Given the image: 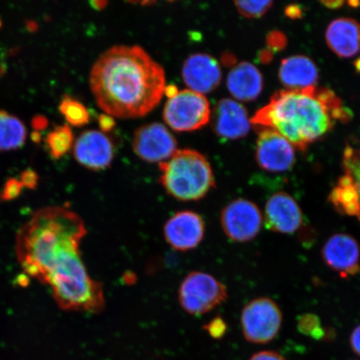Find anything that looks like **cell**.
I'll return each mask as SVG.
<instances>
[{"label":"cell","instance_id":"obj_15","mask_svg":"<svg viewBox=\"0 0 360 360\" xmlns=\"http://www.w3.org/2000/svg\"><path fill=\"white\" fill-rule=\"evenodd\" d=\"M181 75L188 89L204 96L214 91L222 79L219 62L208 53H202L187 58L182 67Z\"/></svg>","mask_w":360,"mask_h":360},{"label":"cell","instance_id":"obj_34","mask_svg":"<svg viewBox=\"0 0 360 360\" xmlns=\"http://www.w3.org/2000/svg\"><path fill=\"white\" fill-rule=\"evenodd\" d=\"M285 13L286 16L291 20H299L303 15L302 8L300 6H297V4L288 6Z\"/></svg>","mask_w":360,"mask_h":360},{"label":"cell","instance_id":"obj_4","mask_svg":"<svg viewBox=\"0 0 360 360\" xmlns=\"http://www.w3.org/2000/svg\"><path fill=\"white\" fill-rule=\"evenodd\" d=\"M160 183L169 195L180 201L200 200L215 186L212 167L201 153L178 150L160 164Z\"/></svg>","mask_w":360,"mask_h":360},{"label":"cell","instance_id":"obj_23","mask_svg":"<svg viewBox=\"0 0 360 360\" xmlns=\"http://www.w3.org/2000/svg\"><path fill=\"white\" fill-rule=\"evenodd\" d=\"M60 111L67 122L75 127H82L90 121V115L82 103L69 96L63 97Z\"/></svg>","mask_w":360,"mask_h":360},{"label":"cell","instance_id":"obj_36","mask_svg":"<svg viewBox=\"0 0 360 360\" xmlns=\"http://www.w3.org/2000/svg\"><path fill=\"white\" fill-rule=\"evenodd\" d=\"M221 61L225 66H236V58L231 53H225L221 57Z\"/></svg>","mask_w":360,"mask_h":360},{"label":"cell","instance_id":"obj_39","mask_svg":"<svg viewBox=\"0 0 360 360\" xmlns=\"http://www.w3.org/2000/svg\"><path fill=\"white\" fill-rule=\"evenodd\" d=\"M323 6L328 8H338L344 6V1H323Z\"/></svg>","mask_w":360,"mask_h":360},{"label":"cell","instance_id":"obj_14","mask_svg":"<svg viewBox=\"0 0 360 360\" xmlns=\"http://www.w3.org/2000/svg\"><path fill=\"white\" fill-rule=\"evenodd\" d=\"M76 161L84 167L100 171L110 167L115 156L111 139L98 130H87L79 135L74 145Z\"/></svg>","mask_w":360,"mask_h":360},{"label":"cell","instance_id":"obj_21","mask_svg":"<svg viewBox=\"0 0 360 360\" xmlns=\"http://www.w3.org/2000/svg\"><path fill=\"white\" fill-rule=\"evenodd\" d=\"M27 129L24 123L10 112L0 110V151L18 150L25 146Z\"/></svg>","mask_w":360,"mask_h":360},{"label":"cell","instance_id":"obj_42","mask_svg":"<svg viewBox=\"0 0 360 360\" xmlns=\"http://www.w3.org/2000/svg\"><path fill=\"white\" fill-rule=\"evenodd\" d=\"M349 4H350L351 7H355V6H359V2L358 1H352V2H349Z\"/></svg>","mask_w":360,"mask_h":360},{"label":"cell","instance_id":"obj_12","mask_svg":"<svg viewBox=\"0 0 360 360\" xmlns=\"http://www.w3.org/2000/svg\"><path fill=\"white\" fill-rule=\"evenodd\" d=\"M265 227L273 232L292 235L304 222L298 202L289 193L278 192L268 200L263 215Z\"/></svg>","mask_w":360,"mask_h":360},{"label":"cell","instance_id":"obj_2","mask_svg":"<svg viewBox=\"0 0 360 360\" xmlns=\"http://www.w3.org/2000/svg\"><path fill=\"white\" fill-rule=\"evenodd\" d=\"M352 112L328 88L315 86L281 90L267 105L255 112L250 123L282 135L291 145L304 150L330 131L337 121L347 122Z\"/></svg>","mask_w":360,"mask_h":360},{"label":"cell","instance_id":"obj_25","mask_svg":"<svg viewBox=\"0 0 360 360\" xmlns=\"http://www.w3.org/2000/svg\"><path fill=\"white\" fill-rule=\"evenodd\" d=\"M236 6L240 15L250 19L260 18L271 8L274 3L269 0L264 1H236Z\"/></svg>","mask_w":360,"mask_h":360},{"label":"cell","instance_id":"obj_17","mask_svg":"<svg viewBox=\"0 0 360 360\" xmlns=\"http://www.w3.org/2000/svg\"><path fill=\"white\" fill-rule=\"evenodd\" d=\"M326 42L341 58L354 57L360 52V24L349 18L332 21L326 30Z\"/></svg>","mask_w":360,"mask_h":360},{"label":"cell","instance_id":"obj_10","mask_svg":"<svg viewBox=\"0 0 360 360\" xmlns=\"http://www.w3.org/2000/svg\"><path fill=\"white\" fill-rule=\"evenodd\" d=\"M133 150L141 160L160 164L178 150L177 141L164 124L151 123L141 126L135 131Z\"/></svg>","mask_w":360,"mask_h":360},{"label":"cell","instance_id":"obj_26","mask_svg":"<svg viewBox=\"0 0 360 360\" xmlns=\"http://www.w3.org/2000/svg\"><path fill=\"white\" fill-rule=\"evenodd\" d=\"M22 188L24 187H22L20 179H8L4 184L1 193H0V199L4 201L15 200L16 198L20 195Z\"/></svg>","mask_w":360,"mask_h":360},{"label":"cell","instance_id":"obj_31","mask_svg":"<svg viewBox=\"0 0 360 360\" xmlns=\"http://www.w3.org/2000/svg\"><path fill=\"white\" fill-rule=\"evenodd\" d=\"M250 360H287L276 351L264 350L252 355Z\"/></svg>","mask_w":360,"mask_h":360},{"label":"cell","instance_id":"obj_27","mask_svg":"<svg viewBox=\"0 0 360 360\" xmlns=\"http://www.w3.org/2000/svg\"><path fill=\"white\" fill-rule=\"evenodd\" d=\"M266 44L270 51H281L287 46V37L281 31L274 30L267 35Z\"/></svg>","mask_w":360,"mask_h":360},{"label":"cell","instance_id":"obj_40","mask_svg":"<svg viewBox=\"0 0 360 360\" xmlns=\"http://www.w3.org/2000/svg\"><path fill=\"white\" fill-rule=\"evenodd\" d=\"M42 135L41 133L34 131L31 134V141H32L35 143H39L41 141Z\"/></svg>","mask_w":360,"mask_h":360},{"label":"cell","instance_id":"obj_41","mask_svg":"<svg viewBox=\"0 0 360 360\" xmlns=\"http://www.w3.org/2000/svg\"><path fill=\"white\" fill-rule=\"evenodd\" d=\"M355 68H356V70L360 72V58L356 62H355Z\"/></svg>","mask_w":360,"mask_h":360},{"label":"cell","instance_id":"obj_43","mask_svg":"<svg viewBox=\"0 0 360 360\" xmlns=\"http://www.w3.org/2000/svg\"><path fill=\"white\" fill-rule=\"evenodd\" d=\"M1 25H2V22H1V20H0V28H1Z\"/></svg>","mask_w":360,"mask_h":360},{"label":"cell","instance_id":"obj_11","mask_svg":"<svg viewBox=\"0 0 360 360\" xmlns=\"http://www.w3.org/2000/svg\"><path fill=\"white\" fill-rule=\"evenodd\" d=\"M327 266L341 278L354 277L360 270V248L353 236L335 233L328 238L321 251Z\"/></svg>","mask_w":360,"mask_h":360},{"label":"cell","instance_id":"obj_6","mask_svg":"<svg viewBox=\"0 0 360 360\" xmlns=\"http://www.w3.org/2000/svg\"><path fill=\"white\" fill-rule=\"evenodd\" d=\"M163 117L166 124L174 131H195L210 122V102L204 94L184 89L166 102Z\"/></svg>","mask_w":360,"mask_h":360},{"label":"cell","instance_id":"obj_20","mask_svg":"<svg viewBox=\"0 0 360 360\" xmlns=\"http://www.w3.org/2000/svg\"><path fill=\"white\" fill-rule=\"evenodd\" d=\"M328 201L337 212L341 214L359 218L360 200L354 180L349 174H345L333 188Z\"/></svg>","mask_w":360,"mask_h":360},{"label":"cell","instance_id":"obj_1","mask_svg":"<svg viewBox=\"0 0 360 360\" xmlns=\"http://www.w3.org/2000/svg\"><path fill=\"white\" fill-rule=\"evenodd\" d=\"M89 86L105 114L119 119L139 118L163 98L165 72L143 48L116 45L94 63Z\"/></svg>","mask_w":360,"mask_h":360},{"label":"cell","instance_id":"obj_24","mask_svg":"<svg viewBox=\"0 0 360 360\" xmlns=\"http://www.w3.org/2000/svg\"><path fill=\"white\" fill-rule=\"evenodd\" d=\"M297 327L300 334L311 337L315 340H321L326 336L325 328L321 326V319L314 314L301 315Z\"/></svg>","mask_w":360,"mask_h":360},{"label":"cell","instance_id":"obj_3","mask_svg":"<svg viewBox=\"0 0 360 360\" xmlns=\"http://www.w3.org/2000/svg\"><path fill=\"white\" fill-rule=\"evenodd\" d=\"M86 233L74 211L60 206L39 210L18 233V260L27 276L43 283L51 270L80 252Z\"/></svg>","mask_w":360,"mask_h":360},{"label":"cell","instance_id":"obj_30","mask_svg":"<svg viewBox=\"0 0 360 360\" xmlns=\"http://www.w3.org/2000/svg\"><path fill=\"white\" fill-rule=\"evenodd\" d=\"M98 122L103 133L110 132L116 125L114 117L105 114V112L98 116Z\"/></svg>","mask_w":360,"mask_h":360},{"label":"cell","instance_id":"obj_18","mask_svg":"<svg viewBox=\"0 0 360 360\" xmlns=\"http://www.w3.org/2000/svg\"><path fill=\"white\" fill-rule=\"evenodd\" d=\"M227 87L229 93L238 101H255L264 88L262 74L250 63L241 62L229 72Z\"/></svg>","mask_w":360,"mask_h":360},{"label":"cell","instance_id":"obj_16","mask_svg":"<svg viewBox=\"0 0 360 360\" xmlns=\"http://www.w3.org/2000/svg\"><path fill=\"white\" fill-rule=\"evenodd\" d=\"M214 131L219 137L235 141L246 136L250 129V120L241 103L224 98L216 105L212 118Z\"/></svg>","mask_w":360,"mask_h":360},{"label":"cell","instance_id":"obj_29","mask_svg":"<svg viewBox=\"0 0 360 360\" xmlns=\"http://www.w3.org/2000/svg\"><path fill=\"white\" fill-rule=\"evenodd\" d=\"M20 181L22 187L34 190L38 186L39 175L32 169H26L20 174Z\"/></svg>","mask_w":360,"mask_h":360},{"label":"cell","instance_id":"obj_37","mask_svg":"<svg viewBox=\"0 0 360 360\" xmlns=\"http://www.w3.org/2000/svg\"><path fill=\"white\" fill-rule=\"evenodd\" d=\"M179 92V90L176 85L169 84L166 85L164 94H165V96L168 97L169 100H170V98H173L176 96Z\"/></svg>","mask_w":360,"mask_h":360},{"label":"cell","instance_id":"obj_19","mask_svg":"<svg viewBox=\"0 0 360 360\" xmlns=\"http://www.w3.org/2000/svg\"><path fill=\"white\" fill-rule=\"evenodd\" d=\"M278 76L281 83L289 89H300L314 86L319 71L309 58L295 56L282 60Z\"/></svg>","mask_w":360,"mask_h":360},{"label":"cell","instance_id":"obj_8","mask_svg":"<svg viewBox=\"0 0 360 360\" xmlns=\"http://www.w3.org/2000/svg\"><path fill=\"white\" fill-rule=\"evenodd\" d=\"M220 223L229 240L237 243L253 240L264 223L259 207L249 200L237 199L222 210Z\"/></svg>","mask_w":360,"mask_h":360},{"label":"cell","instance_id":"obj_35","mask_svg":"<svg viewBox=\"0 0 360 360\" xmlns=\"http://www.w3.org/2000/svg\"><path fill=\"white\" fill-rule=\"evenodd\" d=\"M258 58L260 63L267 65L273 60L274 53L270 51L269 49H262L259 53Z\"/></svg>","mask_w":360,"mask_h":360},{"label":"cell","instance_id":"obj_5","mask_svg":"<svg viewBox=\"0 0 360 360\" xmlns=\"http://www.w3.org/2000/svg\"><path fill=\"white\" fill-rule=\"evenodd\" d=\"M226 287L204 272H192L181 283L179 292L180 305L192 315H202L221 305L227 300Z\"/></svg>","mask_w":360,"mask_h":360},{"label":"cell","instance_id":"obj_32","mask_svg":"<svg viewBox=\"0 0 360 360\" xmlns=\"http://www.w3.org/2000/svg\"><path fill=\"white\" fill-rule=\"evenodd\" d=\"M350 347L355 354L360 357V325L351 333L349 338Z\"/></svg>","mask_w":360,"mask_h":360},{"label":"cell","instance_id":"obj_33","mask_svg":"<svg viewBox=\"0 0 360 360\" xmlns=\"http://www.w3.org/2000/svg\"><path fill=\"white\" fill-rule=\"evenodd\" d=\"M49 121L46 117L44 115H35L31 121V126L34 129V131L40 132L45 129H47Z\"/></svg>","mask_w":360,"mask_h":360},{"label":"cell","instance_id":"obj_22","mask_svg":"<svg viewBox=\"0 0 360 360\" xmlns=\"http://www.w3.org/2000/svg\"><path fill=\"white\" fill-rule=\"evenodd\" d=\"M49 155L53 160L65 156L74 145V134L70 125L57 126L44 139Z\"/></svg>","mask_w":360,"mask_h":360},{"label":"cell","instance_id":"obj_7","mask_svg":"<svg viewBox=\"0 0 360 360\" xmlns=\"http://www.w3.org/2000/svg\"><path fill=\"white\" fill-rule=\"evenodd\" d=\"M243 334L247 341L266 345L280 333L283 314L278 305L267 297L251 300L241 313Z\"/></svg>","mask_w":360,"mask_h":360},{"label":"cell","instance_id":"obj_9","mask_svg":"<svg viewBox=\"0 0 360 360\" xmlns=\"http://www.w3.org/2000/svg\"><path fill=\"white\" fill-rule=\"evenodd\" d=\"M257 129L255 158L259 167L274 174L290 170L295 163L294 146L274 129Z\"/></svg>","mask_w":360,"mask_h":360},{"label":"cell","instance_id":"obj_28","mask_svg":"<svg viewBox=\"0 0 360 360\" xmlns=\"http://www.w3.org/2000/svg\"><path fill=\"white\" fill-rule=\"evenodd\" d=\"M207 331L214 339H221L227 331V325L221 317H216L206 326Z\"/></svg>","mask_w":360,"mask_h":360},{"label":"cell","instance_id":"obj_13","mask_svg":"<svg viewBox=\"0 0 360 360\" xmlns=\"http://www.w3.org/2000/svg\"><path fill=\"white\" fill-rule=\"evenodd\" d=\"M205 224L199 214L191 210L174 214L164 227L166 242L179 251L195 249L204 238Z\"/></svg>","mask_w":360,"mask_h":360},{"label":"cell","instance_id":"obj_38","mask_svg":"<svg viewBox=\"0 0 360 360\" xmlns=\"http://www.w3.org/2000/svg\"><path fill=\"white\" fill-rule=\"evenodd\" d=\"M89 4L94 10L98 11H103L108 6V2L105 1V0H94V1H91Z\"/></svg>","mask_w":360,"mask_h":360}]
</instances>
